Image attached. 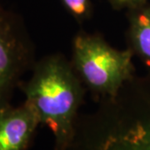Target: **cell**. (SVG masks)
Wrapping results in <instances>:
<instances>
[{
  "label": "cell",
  "mask_w": 150,
  "mask_h": 150,
  "mask_svg": "<svg viewBox=\"0 0 150 150\" xmlns=\"http://www.w3.org/2000/svg\"><path fill=\"white\" fill-rule=\"evenodd\" d=\"M69 150H150V74L80 115Z\"/></svg>",
  "instance_id": "6da1fadb"
},
{
  "label": "cell",
  "mask_w": 150,
  "mask_h": 150,
  "mask_svg": "<svg viewBox=\"0 0 150 150\" xmlns=\"http://www.w3.org/2000/svg\"><path fill=\"white\" fill-rule=\"evenodd\" d=\"M19 88L40 124L52 132L54 150L69 149L85 93L71 61L57 54L37 60L31 76L22 82Z\"/></svg>",
  "instance_id": "7a4b0ae2"
},
{
  "label": "cell",
  "mask_w": 150,
  "mask_h": 150,
  "mask_svg": "<svg viewBox=\"0 0 150 150\" xmlns=\"http://www.w3.org/2000/svg\"><path fill=\"white\" fill-rule=\"evenodd\" d=\"M72 51L76 74L98 99L114 97L135 76L133 51L112 48L101 35L81 31L74 38Z\"/></svg>",
  "instance_id": "3957f363"
},
{
  "label": "cell",
  "mask_w": 150,
  "mask_h": 150,
  "mask_svg": "<svg viewBox=\"0 0 150 150\" xmlns=\"http://www.w3.org/2000/svg\"><path fill=\"white\" fill-rule=\"evenodd\" d=\"M36 61L34 43L22 16L0 3V106L11 103Z\"/></svg>",
  "instance_id": "277c9868"
},
{
  "label": "cell",
  "mask_w": 150,
  "mask_h": 150,
  "mask_svg": "<svg viewBox=\"0 0 150 150\" xmlns=\"http://www.w3.org/2000/svg\"><path fill=\"white\" fill-rule=\"evenodd\" d=\"M40 121L27 102L0 106V150H28Z\"/></svg>",
  "instance_id": "5b68a950"
},
{
  "label": "cell",
  "mask_w": 150,
  "mask_h": 150,
  "mask_svg": "<svg viewBox=\"0 0 150 150\" xmlns=\"http://www.w3.org/2000/svg\"><path fill=\"white\" fill-rule=\"evenodd\" d=\"M129 48L150 69V5L129 10Z\"/></svg>",
  "instance_id": "8992f818"
},
{
  "label": "cell",
  "mask_w": 150,
  "mask_h": 150,
  "mask_svg": "<svg viewBox=\"0 0 150 150\" xmlns=\"http://www.w3.org/2000/svg\"><path fill=\"white\" fill-rule=\"evenodd\" d=\"M66 9L79 23L87 20L92 13L91 0H61Z\"/></svg>",
  "instance_id": "52a82bcc"
},
{
  "label": "cell",
  "mask_w": 150,
  "mask_h": 150,
  "mask_svg": "<svg viewBox=\"0 0 150 150\" xmlns=\"http://www.w3.org/2000/svg\"><path fill=\"white\" fill-rule=\"evenodd\" d=\"M110 4L114 9H134L138 7L144 5L146 4L147 0H108Z\"/></svg>",
  "instance_id": "ba28073f"
}]
</instances>
